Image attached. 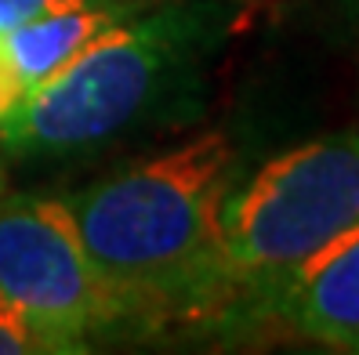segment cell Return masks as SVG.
<instances>
[{"mask_svg": "<svg viewBox=\"0 0 359 355\" xmlns=\"http://www.w3.org/2000/svg\"><path fill=\"white\" fill-rule=\"evenodd\" d=\"M232 163V141L203 134L66 203L95 272L123 308L207 305L236 283L218 232L222 200L236 178Z\"/></svg>", "mask_w": 359, "mask_h": 355, "instance_id": "cell-1", "label": "cell"}, {"mask_svg": "<svg viewBox=\"0 0 359 355\" xmlns=\"http://www.w3.org/2000/svg\"><path fill=\"white\" fill-rule=\"evenodd\" d=\"M359 221V131H337L232 178L218 211L222 250L236 283L269 298L294 268Z\"/></svg>", "mask_w": 359, "mask_h": 355, "instance_id": "cell-2", "label": "cell"}, {"mask_svg": "<svg viewBox=\"0 0 359 355\" xmlns=\"http://www.w3.org/2000/svg\"><path fill=\"white\" fill-rule=\"evenodd\" d=\"M189 36L193 18L185 11L120 22L18 98L0 120V138L15 153H69L113 138L160 98Z\"/></svg>", "mask_w": 359, "mask_h": 355, "instance_id": "cell-3", "label": "cell"}, {"mask_svg": "<svg viewBox=\"0 0 359 355\" xmlns=\"http://www.w3.org/2000/svg\"><path fill=\"white\" fill-rule=\"evenodd\" d=\"M0 294L40 326L55 351H80L88 333L123 312L95 272L69 207L55 200H0Z\"/></svg>", "mask_w": 359, "mask_h": 355, "instance_id": "cell-4", "label": "cell"}, {"mask_svg": "<svg viewBox=\"0 0 359 355\" xmlns=\"http://www.w3.org/2000/svg\"><path fill=\"white\" fill-rule=\"evenodd\" d=\"M265 301L302 337L359 351V221L294 268Z\"/></svg>", "mask_w": 359, "mask_h": 355, "instance_id": "cell-5", "label": "cell"}, {"mask_svg": "<svg viewBox=\"0 0 359 355\" xmlns=\"http://www.w3.org/2000/svg\"><path fill=\"white\" fill-rule=\"evenodd\" d=\"M123 22V11L105 0H80L69 8H55L29 18V22L15 26L8 33H0L4 40V55L11 62V69L22 83V95L36 83L51 80L62 66L98 40L102 33H109Z\"/></svg>", "mask_w": 359, "mask_h": 355, "instance_id": "cell-6", "label": "cell"}, {"mask_svg": "<svg viewBox=\"0 0 359 355\" xmlns=\"http://www.w3.org/2000/svg\"><path fill=\"white\" fill-rule=\"evenodd\" d=\"M26 351H55V348L22 308L0 294V355H26Z\"/></svg>", "mask_w": 359, "mask_h": 355, "instance_id": "cell-7", "label": "cell"}, {"mask_svg": "<svg viewBox=\"0 0 359 355\" xmlns=\"http://www.w3.org/2000/svg\"><path fill=\"white\" fill-rule=\"evenodd\" d=\"M69 4H80V0H0V33L22 26V22H29V18L44 15V11L69 8Z\"/></svg>", "mask_w": 359, "mask_h": 355, "instance_id": "cell-8", "label": "cell"}, {"mask_svg": "<svg viewBox=\"0 0 359 355\" xmlns=\"http://www.w3.org/2000/svg\"><path fill=\"white\" fill-rule=\"evenodd\" d=\"M355 29H359V0H355Z\"/></svg>", "mask_w": 359, "mask_h": 355, "instance_id": "cell-9", "label": "cell"}]
</instances>
